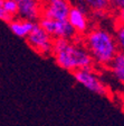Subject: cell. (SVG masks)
<instances>
[{"label": "cell", "mask_w": 124, "mask_h": 126, "mask_svg": "<svg viewBox=\"0 0 124 126\" xmlns=\"http://www.w3.org/2000/svg\"><path fill=\"white\" fill-rule=\"evenodd\" d=\"M52 54H54L57 65L70 72L92 69L94 63L86 48L73 44L65 38H54Z\"/></svg>", "instance_id": "1"}, {"label": "cell", "mask_w": 124, "mask_h": 126, "mask_svg": "<svg viewBox=\"0 0 124 126\" xmlns=\"http://www.w3.org/2000/svg\"><path fill=\"white\" fill-rule=\"evenodd\" d=\"M85 44L93 62L101 66H110L113 58L119 52L115 37L102 28H94L87 32Z\"/></svg>", "instance_id": "2"}, {"label": "cell", "mask_w": 124, "mask_h": 126, "mask_svg": "<svg viewBox=\"0 0 124 126\" xmlns=\"http://www.w3.org/2000/svg\"><path fill=\"white\" fill-rule=\"evenodd\" d=\"M75 80L84 86L90 92L100 96H109L110 90L105 83L97 77V74L92 69H82L72 72Z\"/></svg>", "instance_id": "3"}, {"label": "cell", "mask_w": 124, "mask_h": 126, "mask_svg": "<svg viewBox=\"0 0 124 126\" xmlns=\"http://www.w3.org/2000/svg\"><path fill=\"white\" fill-rule=\"evenodd\" d=\"M27 44L41 55H49L53 53V38L49 34H47L44 29L35 23L34 28L31 29L29 35L26 37Z\"/></svg>", "instance_id": "4"}, {"label": "cell", "mask_w": 124, "mask_h": 126, "mask_svg": "<svg viewBox=\"0 0 124 126\" xmlns=\"http://www.w3.org/2000/svg\"><path fill=\"white\" fill-rule=\"evenodd\" d=\"M72 6L68 0H48L41 10L43 18L54 19V20H65L67 19Z\"/></svg>", "instance_id": "5"}, {"label": "cell", "mask_w": 124, "mask_h": 126, "mask_svg": "<svg viewBox=\"0 0 124 126\" xmlns=\"http://www.w3.org/2000/svg\"><path fill=\"white\" fill-rule=\"evenodd\" d=\"M18 16L21 19L36 21L41 17L43 5L40 0H19Z\"/></svg>", "instance_id": "6"}, {"label": "cell", "mask_w": 124, "mask_h": 126, "mask_svg": "<svg viewBox=\"0 0 124 126\" xmlns=\"http://www.w3.org/2000/svg\"><path fill=\"white\" fill-rule=\"evenodd\" d=\"M68 23L77 34H85L88 32V19L85 10L80 7H72L67 17Z\"/></svg>", "instance_id": "7"}, {"label": "cell", "mask_w": 124, "mask_h": 126, "mask_svg": "<svg viewBox=\"0 0 124 126\" xmlns=\"http://www.w3.org/2000/svg\"><path fill=\"white\" fill-rule=\"evenodd\" d=\"M9 29L16 36L20 38H26L31 32V29L35 26V21L26 20V19H15L13 18L11 21L8 23Z\"/></svg>", "instance_id": "8"}, {"label": "cell", "mask_w": 124, "mask_h": 126, "mask_svg": "<svg viewBox=\"0 0 124 126\" xmlns=\"http://www.w3.org/2000/svg\"><path fill=\"white\" fill-rule=\"evenodd\" d=\"M76 35L75 29L72 27L67 19L65 20H55V28L53 38H65V39H72Z\"/></svg>", "instance_id": "9"}, {"label": "cell", "mask_w": 124, "mask_h": 126, "mask_svg": "<svg viewBox=\"0 0 124 126\" xmlns=\"http://www.w3.org/2000/svg\"><path fill=\"white\" fill-rule=\"evenodd\" d=\"M110 68L114 78L124 86V51H120L115 54L110 64Z\"/></svg>", "instance_id": "10"}, {"label": "cell", "mask_w": 124, "mask_h": 126, "mask_svg": "<svg viewBox=\"0 0 124 126\" xmlns=\"http://www.w3.org/2000/svg\"><path fill=\"white\" fill-rule=\"evenodd\" d=\"M84 2L86 3V6L90 10L97 15H102V14L106 13L109 10V8L111 7L109 0H84Z\"/></svg>", "instance_id": "11"}, {"label": "cell", "mask_w": 124, "mask_h": 126, "mask_svg": "<svg viewBox=\"0 0 124 126\" xmlns=\"http://www.w3.org/2000/svg\"><path fill=\"white\" fill-rule=\"evenodd\" d=\"M1 8L8 15H10L12 18H15L16 16H18V3L15 0H3Z\"/></svg>", "instance_id": "12"}, {"label": "cell", "mask_w": 124, "mask_h": 126, "mask_svg": "<svg viewBox=\"0 0 124 126\" xmlns=\"http://www.w3.org/2000/svg\"><path fill=\"white\" fill-rule=\"evenodd\" d=\"M114 37L116 41L117 47L121 48V51H124V24H119Z\"/></svg>", "instance_id": "13"}, {"label": "cell", "mask_w": 124, "mask_h": 126, "mask_svg": "<svg viewBox=\"0 0 124 126\" xmlns=\"http://www.w3.org/2000/svg\"><path fill=\"white\" fill-rule=\"evenodd\" d=\"M12 17H11L10 15H8L7 13H6L5 10H3L2 8L0 7V20L1 21H5V23H9V21H11L12 20Z\"/></svg>", "instance_id": "14"}, {"label": "cell", "mask_w": 124, "mask_h": 126, "mask_svg": "<svg viewBox=\"0 0 124 126\" xmlns=\"http://www.w3.org/2000/svg\"><path fill=\"white\" fill-rule=\"evenodd\" d=\"M109 2L111 5V7L116 8V9H119L122 6H124V0H109Z\"/></svg>", "instance_id": "15"}, {"label": "cell", "mask_w": 124, "mask_h": 126, "mask_svg": "<svg viewBox=\"0 0 124 126\" xmlns=\"http://www.w3.org/2000/svg\"><path fill=\"white\" fill-rule=\"evenodd\" d=\"M119 24H124V6L119 8V15H117Z\"/></svg>", "instance_id": "16"}, {"label": "cell", "mask_w": 124, "mask_h": 126, "mask_svg": "<svg viewBox=\"0 0 124 126\" xmlns=\"http://www.w3.org/2000/svg\"><path fill=\"white\" fill-rule=\"evenodd\" d=\"M122 109H123V111H124V94L122 96Z\"/></svg>", "instance_id": "17"}, {"label": "cell", "mask_w": 124, "mask_h": 126, "mask_svg": "<svg viewBox=\"0 0 124 126\" xmlns=\"http://www.w3.org/2000/svg\"><path fill=\"white\" fill-rule=\"evenodd\" d=\"M2 2H3V0H0V7H1V5H2Z\"/></svg>", "instance_id": "18"}, {"label": "cell", "mask_w": 124, "mask_h": 126, "mask_svg": "<svg viewBox=\"0 0 124 126\" xmlns=\"http://www.w3.org/2000/svg\"><path fill=\"white\" fill-rule=\"evenodd\" d=\"M15 1H17V2H18V1H19V0H15Z\"/></svg>", "instance_id": "19"}]
</instances>
